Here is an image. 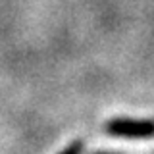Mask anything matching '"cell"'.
Wrapping results in <instances>:
<instances>
[{
  "label": "cell",
  "mask_w": 154,
  "mask_h": 154,
  "mask_svg": "<svg viewBox=\"0 0 154 154\" xmlns=\"http://www.w3.org/2000/svg\"><path fill=\"white\" fill-rule=\"evenodd\" d=\"M83 148H85V143L81 139H75L73 143H69L64 150H60L58 154H83Z\"/></svg>",
  "instance_id": "cell-2"
},
{
  "label": "cell",
  "mask_w": 154,
  "mask_h": 154,
  "mask_svg": "<svg viewBox=\"0 0 154 154\" xmlns=\"http://www.w3.org/2000/svg\"><path fill=\"white\" fill-rule=\"evenodd\" d=\"M104 131L112 137L146 141L154 137V119L150 118H112L104 123Z\"/></svg>",
  "instance_id": "cell-1"
},
{
  "label": "cell",
  "mask_w": 154,
  "mask_h": 154,
  "mask_svg": "<svg viewBox=\"0 0 154 154\" xmlns=\"http://www.w3.org/2000/svg\"><path fill=\"white\" fill-rule=\"evenodd\" d=\"M93 154H122V152H118V150H96Z\"/></svg>",
  "instance_id": "cell-3"
}]
</instances>
